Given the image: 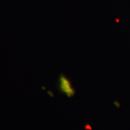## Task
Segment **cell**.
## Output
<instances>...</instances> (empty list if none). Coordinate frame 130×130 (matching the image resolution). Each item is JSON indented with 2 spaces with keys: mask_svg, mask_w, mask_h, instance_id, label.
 <instances>
[{
  "mask_svg": "<svg viewBox=\"0 0 130 130\" xmlns=\"http://www.w3.org/2000/svg\"><path fill=\"white\" fill-rule=\"evenodd\" d=\"M59 87L61 92L66 94L68 97L72 96L75 94V90L71 86V82L62 74L59 78Z\"/></svg>",
  "mask_w": 130,
  "mask_h": 130,
  "instance_id": "cell-1",
  "label": "cell"
}]
</instances>
